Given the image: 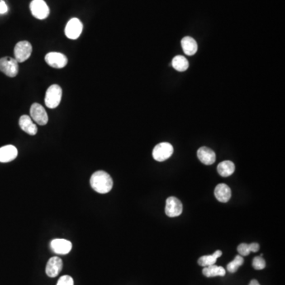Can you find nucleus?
Listing matches in <instances>:
<instances>
[{"mask_svg":"<svg viewBox=\"0 0 285 285\" xmlns=\"http://www.w3.org/2000/svg\"><path fill=\"white\" fill-rule=\"evenodd\" d=\"M91 186L95 192L105 194L110 192L114 186L112 177L105 171H96L91 176L90 180Z\"/></svg>","mask_w":285,"mask_h":285,"instance_id":"1","label":"nucleus"},{"mask_svg":"<svg viewBox=\"0 0 285 285\" xmlns=\"http://www.w3.org/2000/svg\"><path fill=\"white\" fill-rule=\"evenodd\" d=\"M61 87L59 85H52L47 90L44 97V103L49 109H55L59 106L62 98Z\"/></svg>","mask_w":285,"mask_h":285,"instance_id":"2","label":"nucleus"},{"mask_svg":"<svg viewBox=\"0 0 285 285\" xmlns=\"http://www.w3.org/2000/svg\"><path fill=\"white\" fill-rule=\"evenodd\" d=\"M19 63L15 58L5 57L0 59V72L8 77H15L19 73Z\"/></svg>","mask_w":285,"mask_h":285,"instance_id":"3","label":"nucleus"},{"mask_svg":"<svg viewBox=\"0 0 285 285\" xmlns=\"http://www.w3.org/2000/svg\"><path fill=\"white\" fill-rule=\"evenodd\" d=\"M173 148L169 143H160L157 144L153 149L152 155L154 160L158 162H163L167 160L173 154Z\"/></svg>","mask_w":285,"mask_h":285,"instance_id":"4","label":"nucleus"},{"mask_svg":"<svg viewBox=\"0 0 285 285\" xmlns=\"http://www.w3.org/2000/svg\"><path fill=\"white\" fill-rule=\"evenodd\" d=\"M32 51H33V48L30 42L20 41L15 47V50H14L15 59L17 60L18 63H23L30 58Z\"/></svg>","mask_w":285,"mask_h":285,"instance_id":"5","label":"nucleus"},{"mask_svg":"<svg viewBox=\"0 0 285 285\" xmlns=\"http://www.w3.org/2000/svg\"><path fill=\"white\" fill-rule=\"evenodd\" d=\"M30 7L33 16L40 20L46 19L50 12L49 6L44 0H33Z\"/></svg>","mask_w":285,"mask_h":285,"instance_id":"6","label":"nucleus"},{"mask_svg":"<svg viewBox=\"0 0 285 285\" xmlns=\"http://www.w3.org/2000/svg\"><path fill=\"white\" fill-rule=\"evenodd\" d=\"M44 60L52 68L60 69L68 64V58L63 53L52 52L44 57Z\"/></svg>","mask_w":285,"mask_h":285,"instance_id":"7","label":"nucleus"},{"mask_svg":"<svg viewBox=\"0 0 285 285\" xmlns=\"http://www.w3.org/2000/svg\"><path fill=\"white\" fill-rule=\"evenodd\" d=\"M82 29H83V25L80 20L76 18H73L66 25L65 35L69 39L76 40L82 34Z\"/></svg>","mask_w":285,"mask_h":285,"instance_id":"8","label":"nucleus"},{"mask_svg":"<svg viewBox=\"0 0 285 285\" xmlns=\"http://www.w3.org/2000/svg\"><path fill=\"white\" fill-rule=\"evenodd\" d=\"M182 204L175 196H170L166 203L165 212L169 217H177L182 213Z\"/></svg>","mask_w":285,"mask_h":285,"instance_id":"9","label":"nucleus"},{"mask_svg":"<svg viewBox=\"0 0 285 285\" xmlns=\"http://www.w3.org/2000/svg\"><path fill=\"white\" fill-rule=\"evenodd\" d=\"M30 116L38 125H45L49 121L46 110L40 104L34 103L32 105L30 108Z\"/></svg>","mask_w":285,"mask_h":285,"instance_id":"10","label":"nucleus"},{"mask_svg":"<svg viewBox=\"0 0 285 285\" xmlns=\"http://www.w3.org/2000/svg\"><path fill=\"white\" fill-rule=\"evenodd\" d=\"M51 249L57 254H68L72 249V243L66 239H57L50 243Z\"/></svg>","mask_w":285,"mask_h":285,"instance_id":"11","label":"nucleus"},{"mask_svg":"<svg viewBox=\"0 0 285 285\" xmlns=\"http://www.w3.org/2000/svg\"><path fill=\"white\" fill-rule=\"evenodd\" d=\"M63 268V262L59 257H53L47 263L45 272L49 277H56L61 272Z\"/></svg>","mask_w":285,"mask_h":285,"instance_id":"12","label":"nucleus"},{"mask_svg":"<svg viewBox=\"0 0 285 285\" xmlns=\"http://www.w3.org/2000/svg\"><path fill=\"white\" fill-rule=\"evenodd\" d=\"M17 156L18 150L15 146L6 145L0 148V163H9Z\"/></svg>","mask_w":285,"mask_h":285,"instance_id":"13","label":"nucleus"},{"mask_svg":"<svg viewBox=\"0 0 285 285\" xmlns=\"http://www.w3.org/2000/svg\"><path fill=\"white\" fill-rule=\"evenodd\" d=\"M197 157L203 164L212 165L215 162V152L207 147H202L197 151Z\"/></svg>","mask_w":285,"mask_h":285,"instance_id":"14","label":"nucleus"},{"mask_svg":"<svg viewBox=\"0 0 285 285\" xmlns=\"http://www.w3.org/2000/svg\"><path fill=\"white\" fill-rule=\"evenodd\" d=\"M215 198L222 203H227L231 197V190L226 184H219L214 191Z\"/></svg>","mask_w":285,"mask_h":285,"instance_id":"15","label":"nucleus"},{"mask_svg":"<svg viewBox=\"0 0 285 285\" xmlns=\"http://www.w3.org/2000/svg\"><path fill=\"white\" fill-rule=\"evenodd\" d=\"M19 126L29 135H35L38 133V127L33 122L31 117L27 115H23L20 117Z\"/></svg>","mask_w":285,"mask_h":285,"instance_id":"16","label":"nucleus"},{"mask_svg":"<svg viewBox=\"0 0 285 285\" xmlns=\"http://www.w3.org/2000/svg\"><path fill=\"white\" fill-rule=\"evenodd\" d=\"M182 47L184 53L187 56H193L197 52V43L191 37H185L182 40Z\"/></svg>","mask_w":285,"mask_h":285,"instance_id":"17","label":"nucleus"},{"mask_svg":"<svg viewBox=\"0 0 285 285\" xmlns=\"http://www.w3.org/2000/svg\"><path fill=\"white\" fill-rule=\"evenodd\" d=\"M203 274L206 277H224L226 274V271L222 266H207L203 268Z\"/></svg>","mask_w":285,"mask_h":285,"instance_id":"18","label":"nucleus"},{"mask_svg":"<svg viewBox=\"0 0 285 285\" xmlns=\"http://www.w3.org/2000/svg\"><path fill=\"white\" fill-rule=\"evenodd\" d=\"M235 170V166L231 161L227 160L222 162L218 165V173L224 177H229L233 174Z\"/></svg>","mask_w":285,"mask_h":285,"instance_id":"19","label":"nucleus"},{"mask_svg":"<svg viewBox=\"0 0 285 285\" xmlns=\"http://www.w3.org/2000/svg\"><path fill=\"white\" fill-rule=\"evenodd\" d=\"M221 250H216L215 253H212L211 255L202 256L198 259V264L201 266H203V267L212 266V265L215 264L218 258L221 257Z\"/></svg>","mask_w":285,"mask_h":285,"instance_id":"20","label":"nucleus"},{"mask_svg":"<svg viewBox=\"0 0 285 285\" xmlns=\"http://www.w3.org/2000/svg\"><path fill=\"white\" fill-rule=\"evenodd\" d=\"M172 66L177 72H185L189 68V61L183 56H176L172 59Z\"/></svg>","mask_w":285,"mask_h":285,"instance_id":"21","label":"nucleus"},{"mask_svg":"<svg viewBox=\"0 0 285 285\" xmlns=\"http://www.w3.org/2000/svg\"><path fill=\"white\" fill-rule=\"evenodd\" d=\"M260 249V246L258 243H253L251 244L247 243H241L240 245L237 248L239 255L248 256L250 252H258Z\"/></svg>","mask_w":285,"mask_h":285,"instance_id":"22","label":"nucleus"},{"mask_svg":"<svg viewBox=\"0 0 285 285\" xmlns=\"http://www.w3.org/2000/svg\"><path fill=\"white\" fill-rule=\"evenodd\" d=\"M243 263H244V259H243V256L237 255L232 262H230L228 265L227 269L230 273H234Z\"/></svg>","mask_w":285,"mask_h":285,"instance_id":"23","label":"nucleus"},{"mask_svg":"<svg viewBox=\"0 0 285 285\" xmlns=\"http://www.w3.org/2000/svg\"><path fill=\"white\" fill-rule=\"evenodd\" d=\"M252 265H253V267L255 268L256 270H262L266 267V262L261 256H258V257H255V258H253Z\"/></svg>","mask_w":285,"mask_h":285,"instance_id":"24","label":"nucleus"},{"mask_svg":"<svg viewBox=\"0 0 285 285\" xmlns=\"http://www.w3.org/2000/svg\"><path fill=\"white\" fill-rule=\"evenodd\" d=\"M57 285H74V281L72 277L65 275L59 279Z\"/></svg>","mask_w":285,"mask_h":285,"instance_id":"25","label":"nucleus"},{"mask_svg":"<svg viewBox=\"0 0 285 285\" xmlns=\"http://www.w3.org/2000/svg\"><path fill=\"white\" fill-rule=\"evenodd\" d=\"M8 11V6L3 0H0V15L6 14Z\"/></svg>","mask_w":285,"mask_h":285,"instance_id":"26","label":"nucleus"},{"mask_svg":"<svg viewBox=\"0 0 285 285\" xmlns=\"http://www.w3.org/2000/svg\"><path fill=\"white\" fill-rule=\"evenodd\" d=\"M249 285H260V284L258 283V281L257 280H252Z\"/></svg>","mask_w":285,"mask_h":285,"instance_id":"27","label":"nucleus"}]
</instances>
